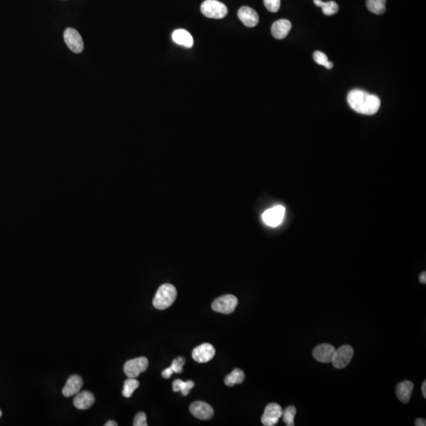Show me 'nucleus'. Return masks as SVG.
Here are the masks:
<instances>
[{
	"mask_svg": "<svg viewBox=\"0 0 426 426\" xmlns=\"http://www.w3.org/2000/svg\"><path fill=\"white\" fill-rule=\"evenodd\" d=\"M238 16L243 25L250 28L256 26L259 22V16L258 13L251 7H241L238 10Z\"/></svg>",
	"mask_w": 426,
	"mask_h": 426,
	"instance_id": "ddd939ff",
	"label": "nucleus"
},
{
	"mask_svg": "<svg viewBox=\"0 0 426 426\" xmlns=\"http://www.w3.org/2000/svg\"><path fill=\"white\" fill-rule=\"evenodd\" d=\"M190 413L197 418L201 420H209L214 415V410L208 403L197 401L192 403L190 407Z\"/></svg>",
	"mask_w": 426,
	"mask_h": 426,
	"instance_id": "9b49d317",
	"label": "nucleus"
},
{
	"mask_svg": "<svg viewBox=\"0 0 426 426\" xmlns=\"http://www.w3.org/2000/svg\"><path fill=\"white\" fill-rule=\"evenodd\" d=\"M118 424L116 421H109L105 424V426H117Z\"/></svg>",
	"mask_w": 426,
	"mask_h": 426,
	"instance_id": "2f4dec72",
	"label": "nucleus"
},
{
	"mask_svg": "<svg viewBox=\"0 0 426 426\" xmlns=\"http://www.w3.org/2000/svg\"><path fill=\"white\" fill-rule=\"evenodd\" d=\"M421 390H422V395L424 398H426V381L424 380L423 382L422 386H421Z\"/></svg>",
	"mask_w": 426,
	"mask_h": 426,
	"instance_id": "7c9ffc66",
	"label": "nucleus"
},
{
	"mask_svg": "<svg viewBox=\"0 0 426 426\" xmlns=\"http://www.w3.org/2000/svg\"><path fill=\"white\" fill-rule=\"evenodd\" d=\"M201 11L204 16L214 19L224 18L228 12L226 5L217 0H205L201 5Z\"/></svg>",
	"mask_w": 426,
	"mask_h": 426,
	"instance_id": "7ed1b4c3",
	"label": "nucleus"
},
{
	"mask_svg": "<svg viewBox=\"0 0 426 426\" xmlns=\"http://www.w3.org/2000/svg\"><path fill=\"white\" fill-rule=\"evenodd\" d=\"M336 350V348L332 345L323 343V344L318 345L314 348L312 355L318 362H322V363H329V362H332Z\"/></svg>",
	"mask_w": 426,
	"mask_h": 426,
	"instance_id": "f8f14e48",
	"label": "nucleus"
},
{
	"mask_svg": "<svg viewBox=\"0 0 426 426\" xmlns=\"http://www.w3.org/2000/svg\"><path fill=\"white\" fill-rule=\"evenodd\" d=\"M172 40L174 43L186 48H191L194 45V39L191 34L185 29H177L172 33Z\"/></svg>",
	"mask_w": 426,
	"mask_h": 426,
	"instance_id": "a211bd4d",
	"label": "nucleus"
},
{
	"mask_svg": "<svg viewBox=\"0 0 426 426\" xmlns=\"http://www.w3.org/2000/svg\"><path fill=\"white\" fill-rule=\"evenodd\" d=\"M419 281L421 282V283L424 284L426 282V273L425 272H423L422 273H421L420 276H419Z\"/></svg>",
	"mask_w": 426,
	"mask_h": 426,
	"instance_id": "c756f323",
	"label": "nucleus"
},
{
	"mask_svg": "<svg viewBox=\"0 0 426 426\" xmlns=\"http://www.w3.org/2000/svg\"><path fill=\"white\" fill-rule=\"evenodd\" d=\"M282 415V409L279 404L269 403L265 407V413L261 417V421L265 426L275 425Z\"/></svg>",
	"mask_w": 426,
	"mask_h": 426,
	"instance_id": "1a4fd4ad",
	"label": "nucleus"
},
{
	"mask_svg": "<svg viewBox=\"0 0 426 426\" xmlns=\"http://www.w3.org/2000/svg\"><path fill=\"white\" fill-rule=\"evenodd\" d=\"M238 298L234 295H225L219 297L211 304V308L215 312L223 314H230L234 312L238 305Z\"/></svg>",
	"mask_w": 426,
	"mask_h": 426,
	"instance_id": "20e7f679",
	"label": "nucleus"
},
{
	"mask_svg": "<svg viewBox=\"0 0 426 426\" xmlns=\"http://www.w3.org/2000/svg\"><path fill=\"white\" fill-rule=\"evenodd\" d=\"M216 350L214 346L210 343H203L194 348L192 353V357L199 363H205L209 362L215 356Z\"/></svg>",
	"mask_w": 426,
	"mask_h": 426,
	"instance_id": "9d476101",
	"label": "nucleus"
},
{
	"mask_svg": "<svg viewBox=\"0 0 426 426\" xmlns=\"http://www.w3.org/2000/svg\"><path fill=\"white\" fill-rule=\"evenodd\" d=\"M347 101L354 112L366 116H373L378 112L380 99L376 95L369 94L361 89H353L349 92Z\"/></svg>",
	"mask_w": 426,
	"mask_h": 426,
	"instance_id": "f257e3e1",
	"label": "nucleus"
},
{
	"mask_svg": "<svg viewBox=\"0 0 426 426\" xmlns=\"http://www.w3.org/2000/svg\"><path fill=\"white\" fill-rule=\"evenodd\" d=\"M245 379V373L240 369H234L224 379V383L228 387H232L236 383H241Z\"/></svg>",
	"mask_w": 426,
	"mask_h": 426,
	"instance_id": "aec40b11",
	"label": "nucleus"
},
{
	"mask_svg": "<svg viewBox=\"0 0 426 426\" xmlns=\"http://www.w3.org/2000/svg\"><path fill=\"white\" fill-rule=\"evenodd\" d=\"M313 2H314L315 5L322 7V11L326 16L333 15L339 11V6L334 1L325 3L322 0H313Z\"/></svg>",
	"mask_w": 426,
	"mask_h": 426,
	"instance_id": "412c9836",
	"label": "nucleus"
},
{
	"mask_svg": "<svg viewBox=\"0 0 426 426\" xmlns=\"http://www.w3.org/2000/svg\"><path fill=\"white\" fill-rule=\"evenodd\" d=\"M281 0H264V4L270 12L275 13L280 8Z\"/></svg>",
	"mask_w": 426,
	"mask_h": 426,
	"instance_id": "a878e982",
	"label": "nucleus"
},
{
	"mask_svg": "<svg viewBox=\"0 0 426 426\" xmlns=\"http://www.w3.org/2000/svg\"><path fill=\"white\" fill-rule=\"evenodd\" d=\"M133 425L134 426H147V418H146V414L143 412H140L136 415L133 421Z\"/></svg>",
	"mask_w": 426,
	"mask_h": 426,
	"instance_id": "cd10ccee",
	"label": "nucleus"
},
{
	"mask_svg": "<svg viewBox=\"0 0 426 426\" xmlns=\"http://www.w3.org/2000/svg\"><path fill=\"white\" fill-rule=\"evenodd\" d=\"M366 7L373 14H383L386 11V0H366Z\"/></svg>",
	"mask_w": 426,
	"mask_h": 426,
	"instance_id": "5701e85b",
	"label": "nucleus"
},
{
	"mask_svg": "<svg viewBox=\"0 0 426 426\" xmlns=\"http://www.w3.org/2000/svg\"><path fill=\"white\" fill-rule=\"evenodd\" d=\"M194 387V382L192 380L188 381H183L180 379L174 380L172 383L173 390L174 392H181L182 394L184 396H188L190 390Z\"/></svg>",
	"mask_w": 426,
	"mask_h": 426,
	"instance_id": "4be33fe9",
	"label": "nucleus"
},
{
	"mask_svg": "<svg viewBox=\"0 0 426 426\" xmlns=\"http://www.w3.org/2000/svg\"><path fill=\"white\" fill-rule=\"evenodd\" d=\"M325 67H326L327 69H332V68L333 67V63H332V62H329H329H327L326 65H325Z\"/></svg>",
	"mask_w": 426,
	"mask_h": 426,
	"instance_id": "473e14b6",
	"label": "nucleus"
},
{
	"mask_svg": "<svg viewBox=\"0 0 426 426\" xmlns=\"http://www.w3.org/2000/svg\"><path fill=\"white\" fill-rule=\"evenodd\" d=\"M64 41L68 48L75 53H81L83 51V40L79 32L75 28H66L64 32Z\"/></svg>",
	"mask_w": 426,
	"mask_h": 426,
	"instance_id": "0eeeda50",
	"label": "nucleus"
},
{
	"mask_svg": "<svg viewBox=\"0 0 426 426\" xmlns=\"http://www.w3.org/2000/svg\"><path fill=\"white\" fill-rule=\"evenodd\" d=\"M291 21L287 19H280L275 21L272 25V34L273 35L275 39L282 40L286 38L287 36L291 31Z\"/></svg>",
	"mask_w": 426,
	"mask_h": 426,
	"instance_id": "2eb2a0df",
	"label": "nucleus"
},
{
	"mask_svg": "<svg viewBox=\"0 0 426 426\" xmlns=\"http://www.w3.org/2000/svg\"><path fill=\"white\" fill-rule=\"evenodd\" d=\"M297 410L294 406H290L287 407L285 410H282V418L286 425H295V417L296 414Z\"/></svg>",
	"mask_w": 426,
	"mask_h": 426,
	"instance_id": "393cba45",
	"label": "nucleus"
},
{
	"mask_svg": "<svg viewBox=\"0 0 426 426\" xmlns=\"http://www.w3.org/2000/svg\"><path fill=\"white\" fill-rule=\"evenodd\" d=\"M177 297V290L172 284H163L156 291L153 298V306L159 310H164L174 303Z\"/></svg>",
	"mask_w": 426,
	"mask_h": 426,
	"instance_id": "f03ea898",
	"label": "nucleus"
},
{
	"mask_svg": "<svg viewBox=\"0 0 426 426\" xmlns=\"http://www.w3.org/2000/svg\"><path fill=\"white\" fill-rule=\"evenodd\" d=\"M313 59L316 63L319 64L321 66H325L327 62H329L327 55L323 52H320V51H316L313 53Z\"/></svg>",
	"mask_w": 426,
	"mask_h": 426,
	"instance_id": "bb28decb",
	"label": "nucleus"
},
{
	"mask_svg": "<svg viewBox=\"0 0 426 426\" xmlns=\"http://www.w3.org/2000/svg\"><path fill=\"white\" fill-rule=\"evenodd\" d=\"M415 425L416 426H425L426 425V421L423 418H417V420L415 421Z\"/></svg>",
	"mask_w": 426,
	"mask_h": 426,
	"instance_id": "c85d7f7f",
	"label": "nucleus"
},
{
	"mask_svg": "<svg viewBox=\"0 0 426 426\" xmlns=\"http://www.w3.org/2000/svg\"><path fill=\"white\" fill-rule=\"evenodd\" d=\"M186 359L183 357H179L174 359L170 367L167 368L162 372L163 378L169 379L172 376L173 373H181L183 372V366H184Z\"/></svg>",
	"mask_w": 426,
	"mask_h": 426,
	"instance_id": "6ab92c4d",
	"label": "nucleus"
},
{
	"mask_svg": "<svg viewBox=\"0 0 426 426\" xmlns=\"http://www.w3.org/2000/svg\"><path fill=\"white\" fill-rule=\"evenodd\" d=\"M353 356V349L350 345H343L336 350L332 364L336 369H343L349 365Z\"/></svg>",
	"mask_w": 426,
	"mask_h": 426,
	"instance_id": "423d86ee",
	"label": "nucleus"
},
{
	"mask_svg": "<svg viewBox=\"0 0 426 426\" xmlns=\"http://www.w3.org/2000/svg\"><path fill=\"white\" fill-rule=\"evenodd\" d=\"M95 397L92 393L88 390L78 393L74 400V405L78 410H87L94 403Z\"/></svg>",
	"mask_w": 426,
	"mask_h": 426,
	"instance_id": "dca6fc26",
	"label": "nucleus"
},
{
	"mask_svg": "<svg viewBox=\"0 0 426 426\" xmlns=\"http://www.w3.org/2000/svg\"><path fill=\"white\" fill-rule=\"evenodd\" d=\"M138 380L135 378H129L124 382V385H123V395L124 397L130 398L137 387H139Z\"/></svg>",
	"mask_w": 426,
	"mask_h": 426,
	"instance_id": "b1692460",
	"label": "nucleus"
},
{
	"mask_svg": "<svg viewBox=\"0 0 426 426\" xmlns=\"http://www.w3.org/2000/svg\"><path fill=\"white\" fill-rule=\"evenodd\" d=\"M2 417V411L0 410V417Z\"/></svg>",
	"mask_w": 426,
	"mask_h": 426,
	"instance_id": "72a5a7b5",
	"label": "nucleus"
},
{
	"mask_svg": "<svg viewBox=\"0 0 426 426\" xmlns=\"http://www.w3.org/2000/svg\"><path fill=\"white\" fill-rule=\"evenodd\" d=\"M149 366V361L146 358L140 357L127 361L124 365V373L128 378H137V376L146 371Z\"/></svg>",
	"mask_w": 426,
	"mask_h": 426,
	"instance_id": "39448f33",
	"label": "nucleus"
},
{
	"mask_svg": "<svg viewBox=\"0 0 426 426\" xmlns=\"http://www.w3.org/2000/svg\"><path fill=\"white\" fill-rule=\"evenodd\" d=\"M284 215L285 208L283 206L276 205L263 213V221L269 227H277L282 222Z\"/></svg>",
	"mask_w": 426,
	"mask_h": 426,
	"instance_id": "6e6552de",
	"label": "nucleus"
},
{
	"mask_svg": "<svg viewBox=\"0 0 426 426\" xmlns=\"http://www.w3.org/2000/svg\"><path fill=\"white\" fill-rule=\"evenodd\" d=\"M82 385H83V380L80 376L73 375L69 376L62 389V394L65 397L75 396L80 392Z\"/></svg>",
	"mask_w": 426,
	"mask_h": 426,
	"instance_id": "4468645a",
	"label": "nucleus"
},
{
	"mask_svg": "<svg viewBox=\"0 0 426 426\" xmlns=\"http://www.w3.org/2000/svg\"><path fill=\"white\" fill-rule=\"evenodd\" d=\"M414 390V383L410 380H405L396 386V396L403 403L410 401L412 392Z\"/></svg>",
	"mask_w": 426,
	"mask_h": 426,
	"instance_id": "f3484780",
	"label": "nucleus"
}]
</instances>
